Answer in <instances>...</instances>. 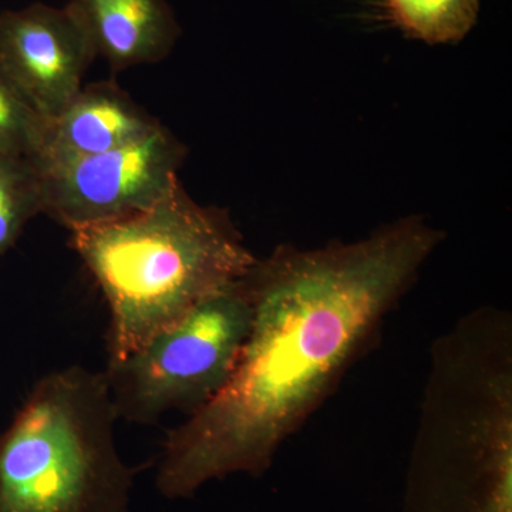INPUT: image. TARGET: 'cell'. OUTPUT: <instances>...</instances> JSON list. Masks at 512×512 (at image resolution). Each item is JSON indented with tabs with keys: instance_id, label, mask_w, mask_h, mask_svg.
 Segmentation results:
<instances>
[{
	"instance_id": "6da1fadb",
	"label": "cell",
	"mask_w": 512,
	"mask_h": 512,
	"mask_svg": "<svg viewBox=\"0 0 512 512\" xmlns=\"http://www.w3.org/2000/svg\"><path fill=\"white\" fill-rule=\"evenodd\" d=\"M444 235L400 218L353 242L284 244L244 275L251 328L227 383L165 437L158 493L194 497L214 480L264 476L379 340Z\"/></svg>"
},
{
	"instance_id": "7a4b0ae2",
	"label": "cell",
	"mask_w": 512,
	"mask_h": 512,
	"mask_svg": "<svg viewBox=\"0 0 512 512\" xmlns=\"http://www.w3.org/2000/svg\"><path fill=\"white\" fill-rule=\"evenodd\" d=\"M403 512H512L507 309H474L431 345Z\"/></svg>"
},
{
	"instance_id": "3957f363",
	"label": "cell",
	"mask_w": 512,
	"mask_h": 512,
	"mask_svg": "<svg viewBox=\"0 0 512 512\" xmlns=\"http://www.w3.org/2000/svg\"><path fill=\"white\" fill-rule=\"evenodd\" d=\"M70 245L109 305V365L238 281L256 261L227 212L202 207L180 181L147 210L73 229Z\"/></svg>"
},
{
	"instance_id": "277c9868",
	"label": "cell",
	"mask_w": 512,
	"mask_h": 512,
	"mask_svg": "<svg viewBox=\"0 0 512 512\" xmlns=\"http://www.w3.org/2000/svg\"><path fill=\"white\" fill-rule=\"evenodd\" d=\"M117 420L106 373L42 377L0 433V512H130L136 470Z\"/></svg>"
},
{
	"instance_id": "5b68a950",
	"label": "cell",
	"mask_w": 512,
	"mask_h": 512,
	"mask_svg": "<svg viewBox=\"0 0 512 512\" xmlns=\"http://www.w3.org/2000/svg\"><path fill=\"white\" fill-rule=\"evenodd\" d=\"M244 276L198 303L143 348L107 366L119 419L154 424L164 414L200 410L227 383L251 328Z\"/></svg>"
},
{
	"instance_id": "8992f818",
	"label": "cell",
	"mask_w": 512,
	"mask_h": 512,
	"mask_svg": "<svg viewBox=\"0 0 512 512\" xmlns=\"http://www.w3.org/2000/svg\"><path fill=\"white\" fill-rule=\"evenodd\" d=\"M185 156L187 148L163 126L133 146L37 167L42 214L73 231L147 210L180 181Z\"/></svg>"
},
{
	"instance_id": "52a82bcc",
	"label": "cell",
	"mask_w": 512,
	"mask_h": 512,
	"mask_svg": "<svg viewBox=\"0 0 512 512\" xmlns=\"http://www.w3.org/2000/svg\"><path fill=\"white\" fill-rule=\"evenodd\" d=\"M96 59L89 32L69 3L0 13V67L46 124L83 89Z\"/></svg>"
},
{
	"instance_id": "ba28073f",
	"label": "cell",
	"mask_w": 512,
	"mask_h": 512,
	"mask_svg": "<svg viewBox=\"0 0 512 512\" xmlns=\"http://www.w3.org/2000/svg\"><path fill=\"white\" fill-rule=\"evenodd\" d=\"M161 127L119 84H87L57 119L47 123L45 147L35 165L46 167L120 150Z\"/></svg>"
},
{
	"instance_id": "9c48e42d",
	"label": "cell",
	"mask_w": 512,
	"mask_h": 512,
	"mask_svg": "<svg viewBox=\"0 0 512 512\" xmlns=\"http://www.w3.org/2000/svg\"><path fill=\"white\" fill-rule=\"evenodd\" d=\"M69 6L113 72L163 62L183 32L167 0H70Z\"/></svg>"
},
{
	"instance_id": "30bf717a",
	"label": "cell",
	"mask_w": 512,
	"mask_h": 512,
	"mask_svg": "<svg viewBox=\"0 0 512 512\" xmlns=\"http://www.w3.org/2000/svg\"><path fill=\"white\" fill-rule=\"evenodd\" d=\"M404 35L427 45L457 43L476 25L480 0H383Z\"/></svg>"
},
{
	"instance_id": "8fae6325",
	"label": "cell",
	"mask_w": 512,
	"mask_h": 512,
	"mask_svg": "<svg viewBox=\"0 0 512 512\" xmlns=\"http://www.w3.org/2000/svg\"><path fill=\"white\" fill-rule=\"evenodd\" d=\"M42 178L29 158L0 154V255L42 214Z\"/></svg>"
},
{
	"instance_id": "7c38bea8",
	"label": "cell",
	"mask_w": 512,
	"mask_h": 512,
	"mask_svg": "<svg viewBox=\"0 0 512 512\" xmlns=\"http://www.w3.org/2000/svg\"><path fill=\"white\" fill-rule=\"evenodd\" d=\"M47 124L0 67V154L33 163L45 147Z\"/></svg>"
}]
</instances>
